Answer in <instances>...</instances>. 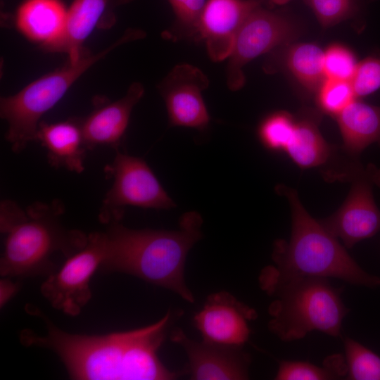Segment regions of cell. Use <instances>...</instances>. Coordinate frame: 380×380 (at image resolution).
Here are the masks:
<instances>
[{
  "instance_id": "cell-1",
  "label": "cell",
  "mask_w": 380,
  "mask_h": 380,
  "mask_svg": "<svg viewBox=\"0 0 380 380\" xmlns=\"http://www.w3.org/2000/svg\"><path fill=\"white\" fill-rule=\"evenodd\" d=\"M43 317L46 334L39 336L25 330L20 341L27 346L53 351L71 379L169 380L181 375V372L167 368L158 357L159 349L173 321L174 314L170 310L148 326L104 335L68 333Z\"/></svg>"
},
{
  "instance_id": "cell-2",
  "label": "cell",
  "mask_w": 380,
  "mask_h": 380,
  "mask_svg": "<svg viewBox=\"0 0 380 380\" xmlns=\"http://www.w3.org/2000/svg\"><path fill=\"white\" fill-rule=\"evenodd\" d=\"M203 219L196 211L184 213L177 230L132 229L120 222L105 232L106 248L100 269L137 277L194 302L184 279L186 256L203 236Z\"/></svg>"
},
{
  "instance_id": "cell-3",
  "label": "cell",
  "mask_w": 380,
  "mask_h": 380,
  "mask_svg": "<svg viewBox=\"0 0 380 380\" xmlns=\"http://www.w3.org/2000/svg\"><path fill=\"white\" fill-rule=\"evenodd\" d=\"M275 189L290 203L291 234L289 241L278 239L274 243V265L264 267L258 277L263 291L305 277L335 278L369 288L380 286V277L361 268L338 239L308 214L295 189L282 184Z\"/></svg>"
},
{
  "instance_id": "cell-4",
  "label": "cell",
  "mask_w": 380,
  "mask_h": 380,
  "mask_svg": "<svg viewBox=\"0 0 380 380\" xmlns=\"http://www.w3.org/2000/svg\"><path fill=\"white\" fill-rule=\"evenodd\" d=\"M63 213L59 201H37L25 208L22 218L4 234L1 277L50 275L56 267L55 255L66 258L86 244L88 234L61 223Z\"/></svg>"
},
{
  "instance_id": "cell-5",
  "label": "cell",
  "mask_w": 380,
  "mask_h": 380,
  "mask_svg": "<svg viewBox=\"0 0 380 380\" xmlns=\"http://www.w3.org/2000/svg\"><path fill=\"white\" fill-rule=\"evenodd\" d=\"M342 291L324 277L297 279L273 287L266 293L274 298L268 307L269 330L284 342L301 339L312 331L341 338L349 312Z\"/></svg>"
},
{
  "instance_id": "cell-6",
  "label": "cell",
  "mask_w": 380,
  "mask_h": 380,
  "mask_svg": "<svg viewBox=\"0 0 380 380\" xmlns=\"http://www.w3.org/2000/svg\"><path fill=\"white\" fill-rule=\"evenodd\" d=\"M144 36L140 30H129L98 53H92L83 47L77 58H68L58 70L31 82L14 95L1 97L0 115L7 123L5 136L13 151L20 153L30 142L36 140L42 117L85 71L118 46Z\"/></svg>"
},
{
  "instance_id": "cell-7",
  "label": "cell",
  "mask_w": 380,
  "mask_h": 380,
  "mask_svg": "<svg viewBox=\"0 0 380 380\" xmlns=\"http://www.w3.org/2000/svg\"><path fill=\"white\" fill-rule=\"evenodd\" d=\"M113 182L106 194L99 217L103 223L121 221L127 206L170 209L175 204L141 158L120 152L110 166Z\"/></svg>"
},
{
  "instance_id": "cell-8",
  "label": "cell",
  "mask_w": 380,
  "mask_h": 380,
  "mask_svg": "<svg viewBox=\"0 0 380 380\" xmlns=\"http://www.w3.org/2000/svg\"><path fill=\"white\" fill-rule=\"evenodd\" d=\"M106 248L105 232L90 233L86 244L49 275L41 292L53 308L70 316L80 313L91 299L89 282L101 265Z\"/></svg>"
},
{
  "instance_id": "cell-9",
  "label": "cell",
  "mask_w": 380,
  "mask_h": 380,
  "mask_svg": "<svg viewBox=\"0 0 380 380\" xmlns=\"http://www.w3.org/2000/svg\"><path fill=\"white\" fill-rule=\"evenodd\" d=\"M291 22L280 13L255 8L240 28L227 69V84L236 91L245 82L243 68L248 62L274 48L288 43L295 31Z\"/></svg>"
},
{
  "instance_id": "cell-10",
  "label": "cell",
  "mask_w": 380,
  "mask_h": 380,
  "mask_svg": "<svg viewBox=\"0 0 380 380\" xmlns=\"http://www.w3.org/2000/svg\"><path fill=\"white\" fill-rule=\"evenodd\" d=\"M374 184L380 186V170L370 166L360 171L343 205L330 217L319 221L348 248L380 230V210L372 194Z\"/></svg>"
},
{
  "instance_id": "cell-11",
  "label": "cell",
  "mask_w": 380,
  "mask_h": 380,
  "mask_svg": "<svg viewBox=\"0 0 380 380\" xmlns=\"http://www.w3.org/2000/svg\"><path fill=\"white\" fill-rule=\"evenodd\" d=\"M209 84L206 75L188 63L175 65L159 85L170 126L203 130L210 122L202 91Z\"/></svg>"
},
{
  "instance_id": "cell-12",
  "label": "cell",
  "mask_w": 380,
  "mask_h": 380,
  "mask_svg": "<svg viewBox=\"0 0 380 380\" xmlns=\"http://www.w3.org/2000/svg\"><path fill=\"white\" fill-rule=\"evenodd\" d=\"M256 311L226 291L210 294L195 314L194 323L203 341L234 347H243L251 332L249 322Z\"/></svg>"
},
{
  "instance_id": "cell-13",
  "label": "cell",
  "mask_w": 380,
  "mask_h": 380,
  "mask_svg": "<svg viewBox=\"0 0 380 380\" xmlns=\"http://www.w3.org/2000/svg\"><path fill=\"white\" fill-rule=\"evenodd\" d=\"M188 357L186 372L195 380L248 379L251 357L243 347L226 346L194 341L180 329L170 334Z\"/></svg>"
},
{
  "instance_id": "cell-14",
  "label": "cell",
  "mask_w": 380,
  "mask_h": 380,
  "mask_svg": "<svg viewBox=\"0 0 380 380\" xmlns=\"http://www.w3.org/2000/svg\"><path fill=\"white\" fill-rule=\"evenodd\" d=\"M261 0H207L196 34L204 40L210 58L228 59L238 32L248 15L261 6Z\"/></svg>"
},
{
  "instance_id": "cell-15",
  "label": "cell",
  "mask_w": 380,
  "mask_h": 380,
  "mask_svg": "<svg viewBox=\"0 0 380 380\" xmlns=\"http://www.w3.org/2000/svg\"><path fill=\"white\" fill-rule=\"evenodd\" d=\"M131 0H75L68 10L61 38L43 48L49 52L65 53L68 58L79 57L83 43L95 28H109L115 22V9Z\"/></svg>"
},
{
  "instance_id": "cell-16",
  "label": "cell",
  "mask_w": 380,
  "mask_h": 380,
  "mask_svg": "<svg viewBox=\"0 0 380 380\" xmlns=\"http://www.w3.org/2000/svg\"><path fill=\"white\" fill-rule=\"evenodd\" d=\"M144 92L142 84L134 82L126 94L113 102H104L80 120L86 146L93 149L108 146L118 149L127 128L132 111Z\"/></svg>"
},
{
  "instance_id": "cell-17",
  "label": "cell",
  "mask_w": 380,
  "mask_h": 380,
  "mask_svg": "<svg viewBox=\"0 0 380 380\" xmlns=\"http://www.w3.org/2000/svg\"><path fill=\"white\" fill-rule=\"evenodd\" d=\"M36 140L46 148L49 164L81 173L84 170L86 146L80 120H68L54 123L41 122Z\"/></svg>"
},
{
  "instance_id": "cell-18",
  "label": "cell",
  "mask_w": 380,
  "mask_h": 380,
  "mask_svg": "<svg viewBox=\"0 0 380 380\" xmlns=\"http://www.w3.org/2000/svg\"><path fill=\"white\" fill-rule=\"evenodd\" d=\"M68 10L60 0H26L16 14V25L27 38L50 45L62 36Z\"/></svg>"
},
{
  "instance_id": "cell-19",
  "label": "cell",
  "mask_w": 380,
  "mask_h": 380,
  "mask_svg": "<svg viewBox=\"0 0 380 380\" xmlns=\"http://www.w3.org/2000/svg\"><path fill=\"white\" fill-rule=\"evenodd\" d=\"M336 118L350 153H359L373 143L380 145V107L355 100Z\"/></svg>"
},
{
  "instance_id": "cell-20",
  "label": "cell",
  "mask_w": 380,
  "mask_h": 380,
  "mask_svg": "<svg viewBox=\"0 0 380 380\" xmlns=\"http://www.w3.org/2000/svg\"><path fill=\"white\" fill-rule=\"evenodd\" d=\"M319 116L314 113H305L296 119L293 130L284 151L300 167L319 165L326 162L331 154V146L319 131Z\"/></svg>"
},
{
  "instance_id": "cell-21",
  "label": "cell",
  "mask_w": 380,
  "mask_h": 380,
  "mask_svg": "<svg viewBox=\"0 0 380 380\" xmlns=\"http://www.w3.org/2000/svg\"><path fill=\"white\" fill-rule=\"evenodd\" d=\"M286 65L308 91L317 92L324 80V51L314 44L301 43L289 49Z\"/></svg>"
},
{
  "instance_id": "cell-22",
  "label": "cell",
  "mask_w": 380,
  "mask_h": 380,
  "mask_svg": "<svg viewBox=\"0 0 380 380\" xmlns=\"http://www.w3.org/2000/svg\"><path fill=\"white\" fill-rule=\"evenodd\" d=\"M348 367L341 354H334L325 358L322 366L310 362L281 360L275 376L276 380H334L346 377Z\"/></svg>"
},
{
  "instance_id": "cell-23",
  "label": "cell",
  "mask_w": 380,
  "mask_h": 380,
  "mask_svg": "<svg viewBox=\"0 0 380 380\" xmlns=\"http://www.w3.org/2000/svg\"><path fill=\"white\" fill-rule=\"evenodd\" d=\"M347 379L380 380V357L357 341L346 338L343 340Z\"/></svg>"
},
{
  "instance_id": "cell-24",
  "label": "cell",
  "mask_w": 380,
  "mask_h": 380,
  "mask_svg": "<svg viewBox=\"0 0 380 380\" xmlns=\"http://www.w3.org/2000/svg\"><path fill=\"white\" fill-rule=\"evenodd\" d=\"M317 103L321 110L337 116L355 100L350 81L325 79L317 91Z\"/></svg>"
},
{
  "instance_id": "cell-25",
  "label": "cell",
  "mask_w": 380,
  "mask_h": 380,
  "mask_svg": "<svg viewBox=\"0 0 380 380\" xmlns=\"http://www.w3.org/2000/svg\"><path fill=\"white\" fill-rule=\"evenodd\" d=\"M296 119L286 112H276L260 126L259 137L267 148L284 150L294 128Z\"/></svg>"
},
{
  "instance_id": "cell-26",
  "label": "cell",
  "mask_w": 380,
  "mask_h": 380,
  "mask_svg": "<svg viewBox=\"0 0 380 380\" xmlns=\"http://www.w3.org/2000/svg\"><path fill=\"white\" fill-rule=\"evenodd\" d=\"M357 65L353 53L342 45H331L324 51L325 79L350 81Z\"/></svg>"
},
{
  "instance_id": "cell-27",
  "label": "cell",
  "mask_w": 380,
  "mask_h": 380,
  "mask_svg": "<svg viewBox=\"0 0 380 380\" xmlns=\"http://www.w3.org/2000/svg\"><path fill=\"white\" fill-rule=\"evenodd\" d=\"M320 24L325 27L353 16L357 10L355 0H305Z\"/></svg>"
},
{
  "instance_id": "cell-28",
  "label": "cell",
  "mask_w": 380,
  "mask_h": 380,
  "mask_svg": "<svg viewBox=\"0 0 380 380\" xmlns=\"http://www.w3.org/2000/svg\"><path fill=\"white\" fill-rule=\"evenodd\" d=\"M350 82L356 97L369 95L380 88V58H368L357 63Z\"/></svg>"
},
{
  "instance_id": "cell-29",
  "label": "cell",
  "mask_w": 380,
  "mask_h": 380,
  "mask_svg": "<svg viewBox=\"0 0 380 380\" xmlns=\"http://www.w3.org/2000/svg\"><path fill=\"white\" fill-rule=\"evenodd\" d=\"M207 0H168L178 23L196 34L200 16Z\"/></svg>"
},
{
  "instance_id": "cell-30",
  "label": "cell",
  "mask_w": 380,
  "mask_h": 380,
  "mask_svg": "<svg viewBox=\"0 0 380 380\" xmlns=\"http://www.w3.org/2000/svg\"><path fill=\"white\" fill-rule=\"evenodd\" d=\"M19 289V284L4 277L0 281V306L3 308Z\"/></svg>"
},
{
  "instance_id": "cell-31",
  "label": "cell",
  "mask_w": 380,
  "mask_h": 380,
  "mask_svg": "<svg viewBox=\"0 0 380 380\" xmlns=\"http://www.w3.org/2000/svg\"><path fill=\"white\" fill-rule=\"evenodd\" d=\"M291 0H270V1L272 4H276V5H282V4L288 3Z\"/></svg>"
}]
</instances>
